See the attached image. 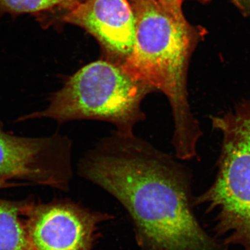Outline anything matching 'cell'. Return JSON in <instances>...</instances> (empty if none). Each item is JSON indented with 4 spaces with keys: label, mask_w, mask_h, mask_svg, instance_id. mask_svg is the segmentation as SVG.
I'll return each instance as SVG.
<instances>
[{
    "label": "cell",
    "mask_w": 250,
    "mask_h": 250,
    "mask_svg": "<svg viewBox=\"0 0 250 250\" xmlns=\"http://www.w3.org/2000/svg\"><path fill=\"white\" fill-rule=\"evenodd\" d=\"M79 172L124 207L139 250H228L194 213L188 170L134 134L100 140Z\"/></svg>",
    "instance_id": "cell-1"
},
{
    "label": "cell",
    "mask_w": 250,
    "mask_h": 250,
    "mask_svg": "<svg viewBox=\"0 0 250 250\" xmlns=\"http://www.w3.org/2000/svg\"><path fill=\"white\" fill-rule=\"evenodd\" d=\"M77 1H83V0H76Z\"/></svg>",
    "instance_id": "cell-13"
},
{
    "label": "cell",
    "mask_w": 250,
    "mask_h": 250,
    "mask_svg": "<svg viewBox=\"0 0 250 250\" xmlns=\"http://www.w3.org/2000/svg\"><path fill=\"white\" fill-rule=\"evenodd\" d=\"M212 125L223 136L213 184L194 199L214 213L215 236L227 246L250 250V101H243Z\"/></svg>",
    "instance_id": "cell-4"
},
{
    "label": "cell",
    "mask_w": 250,
    "mask_h": 250,
    "mask_svg": "<svg viewBox=\"0 0 250 250\" xmlns=\"http://www.w3.org/2000/svg\"><path fill=\"white\" fill-rule=\"evenodd\" d=\"M204 1H207V0H204Z\"/></svg>",
    "instance_id": "cell-14"
},
{
    "label": "cell",
    "mask_w": 250,
    "mask_h": 250,
    "mask_svg": "<svg viewBox=\"0 0 250 250\" xmlns=\"http://www.w3.org/2000/svg\"><path fill=\"white\" fill-rule=\"evenodd\" d=\"M135 39L132 51L121 66L134 80L166 95L174 121L176 156H197L202 132L192 113L187 88L192 32L182 3L166 0H133Z\"/></svg>",
    "instance_id": "cell-2"
},
{
    "label": "cell",
    "mask_w": 250,
    "mask_h": 250,
    "mask_svg": "<svg viewBox=\"0 0 250 250\" xmlns=\"http://www.w3.org/2000/svg\"><path fill=\"white\" fill-rule=\"evenodd\" d=\"M24 205L0 200V250H34L20 218Z\"/></svg>",
    "instance_id": "cell-8"
},
{
    "label": "cell",
    "mask_w": 250,
    "mask_h": 250,
    "mask_svg": "<svg viewBox=\"0 0 250 250\" xmlns=\"http://www.w3.org/2000/svg\"><path fill=\"white\" fill-rule=\"evenodd\" d=\"M10 186H11V184L7 183V179H0V188L10 187Z\"/></svg>",
    "instance_id": "cell-11"
},
{
    "label": "cell",
    "mask_w": 250,
    "mask_h": 250,
    "mask_svg": "<svg viewBox=\"0 0 250 250\" xmlns=\"http://www.w3.org/2000/svg\"><path fill=\"white\" fill-rule=\"evenodd\" d=\"M62 20L84 28L123 62L132 51L136 21L127 0L77 1L63 15Z\"/></svg>",
    "instance_id": "cell-7"
},
{
    "label": "cell",
    "mask_w": 250,
    "mask_h": 250,
    "mask_svg": "<svg viewBox=\"0 0 250 250\" xmlns=\"http://www.w3.org/2000/svg\"><path fill=\"white\" fill-rule=\"evenodd\" d=\"M154 92L119 64L98 61L69 77L62 89L52 95L45 111L24 119L49 118L59 123L94 120L111 123L120 134H134L135 126L146 119L143 101Z\"/></svg>",
    "instance_id": "cell-3"
},
{
    "label": "cell",
    "mask_w": 250,
    "mask_h": 250,
    "mask_svg": "<svg viewBox=\"0 0 250 250\" xmlns=\"http://www.w3.org/2000/svg\"><path fill=\"white\" fill-rule=\"evenodd\" d=\"M70 140L6 134L0 126V179H20L66 190L72 178Z\"/></svg>",
    "instance_id": "cell-6"
},
{
    "label": "cell",
    "mask_w": 250,
    "mask_h": 250,
    "mask_svg": "<svg viewBox=\"0 0 250 250\" xmlns=\"http://www.w3.org/2000/svg\"><path fill=\"white\" fill-rule=\"evenodd\" d=\"M22 213L34 250H93L100 225L115 218L70 201L24 205Z\"/></svg>",
    "instance_id": "cell-5"
},
{
    "label": "cell",
    "mask_w": 250,
    "mask_h": 250,
    "mask_svg": "<svg viewBox=\"0 0 250 250\" xmlns=\"http://www.w3.org/2000/svg\"><path fill=\"white\" fill-rule=\"evenodd\" d=\"M166 1H174V2L182 3V0H166Z\"/></svg>",
    "instance_id": "cell-12"
},
{
    "label": "cell",
    "mask_w": 250,
    "mask_h": 250,
    "mask_svg": "<svg viewBox=\"0 0 250 250\" xmlns=\"http://www.w3.org/2000/svg\"><path fill=\"white\" fill-rule=\"evenodd\" d=\"M77 1L76 0H0V17L4 14L13 16L31 14L45 27L50 13L61 8L67 11Z\"/></svg>",
    "instance_id": "cell-9"
},
{
    "label": "cell",
    "mask_w": 250,
    "mask_h": 250,
    "mask_svg": "<svg viewBox=\"0 0 250 250\" xmlns=\"http://www.w3.org/2000/svg\"><path fill=\"white\" fill-rule=\"evenodd\" d=\"M235 4L246 12L250 13V0H233Z\"/></svg>",
    "instance_id": "cell-10"
}]
</instances>
